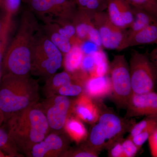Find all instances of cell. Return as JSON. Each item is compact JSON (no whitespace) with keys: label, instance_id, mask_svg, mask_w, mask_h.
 <instances>
[{"label":"cell","instance_id":"1","mask_svg":"<svg viewBox=\"0 0 157 157\" xmlns=\"http://www.w3.org/2000/svg\"><path fill=\"white\" fill-rule=\"evenodd\" d=\"M38 25L33 13L24 12L17 33L6 49L2 65L4 74L28 76L31 72V56Z\"/></svg>","mask_w":157,"mask_h":157},{"label":"cell","instance_id":"2","mask_svg":"<svg viewBox=\"0 0 157 157\" xmlns=\"http://www.w3.org/2000/svg\"><path fill=\"white\" fill-rule=\"evenodd\" d=\"M7 121L11 140L18 151L27 156L33 146L50 132L47 119L38 103L12 116Z\"/></svg>","mask_w":157,"mask_h":157},{"label":"cell","instance_id":"3","mask_svg":"<svg viewBox=\"0 0 157 157\" xmlns=\"http://www.w3.org/2000/svg\"><path fill=\"white\" fill-rule=\"evenodd\" d=\"M39 85L29 76H18L9 73L0 80V108L5 121L12 116L38 103Z\"/></svg>","mask_w":157,"mask_h":157},{"label":"cell","instance_id":"4","mask_svg":"<svg viewBox=\"0 0 157 157\" xmlns=\"http://www.w3.org/2000/svg\"><path fill=\"white\" fill-rule=\"evenodd\" d=\"M63 61L61 52L46 34L38 31L32 48L31 73L48 78L60 68Z\"/></svg>","mask_w":157,"mask_h":157},{"label":"cell","instance_id":"5","mask_svg":"<svg viewBox=\"0 0 157 157\" xmlns=\"http://www.w3.org/2000/svg\"><path fill=\"white\" fill-rule=\"evenodd\" d=\"M96 123L90 132L86 147L97 152L119 140L126 130L124 121L111 112L100 114Z\"/></svg>","mask_w":157,"mask_h":157},{"label":"cell","instance_id":"6","mask_svg":"<svg viewBox=\"0 0 157 157\" xmlns=\"http://www.w3.org/2000/svg\"><path fill=\"white\" fill-rule=\"evenodd\" d=\"M129 68L133 93L153 91L156 73L148 56L134 51L131 54Z\"/></svg>","mask_w":157,"mask_h":157},{"label":"cell","instance_id":"7","mask_svg":"<svg viewBox=\"0 0 157 157\" xmlns=\"http://www.w3.org/2000/svg\"><path fill=\"white\" fill-rule=\"evenodd\" d=\"M109 73L114 101L120 107H127L133 92L130 68L124 56L114 57Z\"/></svg>","mask_w":157,"mask_h":157},{"label":"cell","instance_id":"8","mask_svg":"<svg viewBox=\"0 0 157 157\" xmlns=\"http://www.w3.org/2000/svg\"><path fill=\"white\" fill-rule=\"evenodd\" d=\"M31 11L51 23L72 21L78 8L72 0H26Z\"/></svg>","mask_w":157,"mask_h":157},{"label":"cell","instance_id":"9","mask_svg":"<svg viewBox=\"0 0 157 157\" xmlns=\"http://www.w3.org/2000/svg\"><path fill=\"white\" fill-rule=\"evenodd\" d=\"M72 103L67 97L54 94L48 96L40 107L46 117L50 132L62 133L70 116Z\"/></svg>","mask_w":157,"mask_h":157},{"label":"cell","instance_id":"10","mask_svg":"<svg viewBox=\"0 0 157 157\" xmlns=\"http://www.w3.org/2000/svg\"><path fill=\"white\" fill-rule=\"evenodd\" d=\"M94 22L101 36L103 48L110 50H123L127 39V30H122L113 24L104 11L94 14Z\"/></svg>","mask_w":157,"mask_h":157},{"label":"cell","instance_id":"11","mask_svg":"<svg viewBox=\"0 0 157 157\" xmlns=\"http://www.w3.org/2000/svg\"><path fill=\"white\" fill-rule=\"evenodd\" d=\"M67 142L62 133L51 132L34 145L28 155L33 157L62 156L67 151Z\"/></svg>","mask_w":157,"mask_h":157},{"label":"cell","instance_id":"12","mask_svg":"<svg viewBox=\"0 0 157 157\" xmlns=\"http://www.w3.org/2000/svg\"><path fill=\"white\" fill-rule=\"evenodd\" d=\"M127 108L128 117L157 116V94L154 91L142 94L132 93Z\"/></svg>","mask_w":157,"mask_h":157},{"label":"cell","instance_id":"13","mask_svg":"<svg viewBox=\"0 0 157 157\" xmlns=\"http://www.w3.org/2000/svg\"><path fill=\"white\" fill-rule=\"evenodd\" d=\"M107 13L111 22L122 30L130 27L134 20L132 6L125 0H108Z\"/></svg>","mask_w":157,"mask_h":157},{"label":"cell","instance_id":"14","mask_svg":"<svg viewBox=\"0 0 157 157\" xmlns=\"http://www.w3.org/2000/svg\"><path fill=\"white\" fill-rule=\"evenodd\" d=\"M92 98L86 94H82L71 104V111L75 117L90 124L98 121L101 113Z\"/></svg>","mask_w":157,"mask_h":157},{"label":"cell","instance_id":"15","mask_svg":"<svg viewBox=\"0 0 157 157\" xmlns=\"http://www.w3.org/2000/svg\"><path fill=\"white\" fill-rule=\"evenodd\" d=\"M85 94L91 98H104L112 93L110 78L107 75L88 78L83 86Z\"/></svg>","mask_w":157,"mask_h":157},{"label":"cell","instance_id":"16","mask_svg":"<svg viewBox=\"0 0 157 157\" xmlns=\"http://www.w3.org/2000/svg\"><path fill=\"white\" fill-rule=\"evenodd\" d=\"M157 45V21L127 37L123 50L129 47L142 45Z\"/></svg>","mask_w":157,"mask_h":157},{"label":"cell","instance_id":"17","mask_svg":"<svg viewBox=\"0 0 157 157\" xmlns=\"http://www.w3.org/2000/svg\"><path fill=\"white\" fill-rule=\"evenodd\" d=\"M94 14V13L78 9L72 19L76 36L82 42L88 40L90 30L95 26Z\"/></svg>","mask_w":157,"mask_h":157},{"label":"cell","instance_id":"18","mask_svg":"<svg viewBox=\"0 0 157 157\" xmlns=\"http://www.w3.org/2000/svg\"><path fill=\"white\" fill-rule=\"evenodd\" d=\"M134 20L130 27L127 30V36L132 35L157 21V18L150 13L135 7H132Z\"/></svg>","mask_w":157,"mask_h":157},{"label":"cell","instance_id":"19","mask_svg":"<svg viewBox=\"0 0 157 157\" xmlns=\"http://www.w3.org/2000/svg\"><path fill=\"white\" fill-rule=\"evenodd\" d=\"M64 129L70 138L77 143L85 140L88 135L87 130L81 120L76 117L69 116Z\"/></svg>","mask_w":157,"mask_h":157},{"label":"cell","instance_id":"20","mask_svg":"<svg viewBox=\"0 0 157 157\" xmlns=\"http://www.w3.org/2000/svg\"><path fill=\"white\" fill-rule=\"evenodd\" d=\"M65 56L64 65L67 72L75 74L81 69L84 54L79 45H73L71 50Z\"/></svg>","mask_w":157,"mask_h":157},{"label":"cell","instance_id":"21","mask_svg":"<svg viewBox=\"0 0 157 157\" xmlns=\"http://www.w3.org/2000/svg\"><path fill=\"white\" fill-rule=\"evenodd\" d=\"M45 29V34L62 53L65 55L69 52L73 46L70 39L59 33L51 23H48Z\"/></svg>","mask_w":157,"mask_h":157},{"label":"cell","instance_id":"22","mask_svg":"<svg viewBox=\"0 0 157 157\" xmlns=\"http://www.w3.org/2000/svg\"><path fill=\"white\" fill-rule=\"evenodd\" d=\"M72 76L67 72H61L50 76L45 85L48 97L56 94L59 88L72 83Z\"/></svg>","mask_w":157,"mask_h":157},{"label":"cell","instance_id":"23","mask_svg":"<svg viewBox=\"0 0 157 157\" xmlns=\"http://www.w3.org/2000/svg\"><path fill=\"white\" fill-rule=\"evenodd\" d=\"M95 61V68L91 77L106 76L109 72V66L107 56L102 49L93 54Z\"/></svg>","mask_w":157,"mask_h":157},{"label":"cell","instance_id":"24","mask_svg":"<svg viewBox=\"0 0 157 157\" xmlns=\"http://www.w3.org/2000/svg\"><path fill=\"white\" fill-rule=\"evenodd\" d=\"M108 0H76L78 9L90 13L101 12L107 9Z\"/></svg>","mask_w":157,"mask_h":157},{"label":"cell","instance_id":"25","mask_svg":"<svg viewBox=\"0 0 157 157\" xmlns=\"http://www.w3.org/2000/svg\"><path fill=\"white\" fill-rule=\"evenodd\" d=\"M0 150L8 157L17 156L18 151L9 136L8 130L0 127Z\"/></svg>","mask_w":157,"mask_h":157},{"label":"cell","instance_id":"26","mask_svg":"<svg viewBox=\"0 0 157 157\" xmlns=\"http://www.w3.org/2000/svg\"><path fill=\"white\" fill-rule=\"evenodd\" d=\"M12 17L6 15L3 21V26L0 33V65L2 61L6 50L8 34L11 27Z\"/></svg>","mask_w":157,"mask_h":157},{"label":"cell","instance_id":"27","mask_svg":"<svg viewBox=\"0 0 157 157\" xmlns=\"http://www.w3.org/2000/svg\"><path fill=\"white\" fill-rule=\"evenodd\" d=\"M132 7L144 10L157 18V0H125Z\"/></svg>","mask_w":157,"mask_h":157},{"label":"cell","instance_id":"28","mask_svg":"<svg viewBox=\"0 0 157 157\" xmlns=\"http://www.w3.org/2000/svg\"><path fill=\"white\" fill-rule=\"evenodd\" d=\"M148 117L133 126L131 130V133L129 137L132 138L140 134V132H143L144 130L147 128L155 124H157V116H147Z\"/></svg>","mask_w":157,"mask_h":157},{"label":"cell","instance_id":"29","mask_svg":"<svg viewBox=\"0 0 157 157\" xmlns=\"http://www.w3.org/2000/svg\"><path fill=\"white\" fill-rule=\"evenodd\" d=\"M83 92V87L80 84L71 83L62 86L59 89L56 94L69 97L79 96Z\"/></svg>","mask_w":157,"mask_h":157},{"label":"cell","instance_id":"30","mask_svg":"<svg viewBox=\"0 0 157 157\" xmlns=\"http://www.w3.org/2000/svg\"><path fill=\"white\" fill-rule=\"evenodd\" d=\"M157 128V124H155L145 130H144L143 132H140V134L131 138L135 145L138 148L140 149L144 144L145 143L147 140H148L149 137Z\"/></svg>","mask_w":157,"mask_h":157},{"label":"cell","instance_id":"31","mask_svg":"<svg viewBox=\"0 0 157 157\" xmlns=\"http://www.w3.org/2000/svg\"><path fill=\"white\" fill-rule=\"evenodd\" d=\"M21 0H2L0 7L6 12V14L12 17L17 13L20 8Z\"/></svg>","mask_w":157,"mask_h":157},{"label":"cell","instance_id":"32","mask_svg":"<svg viewBox=\"0 0 157 157\" xmlns=\"http://www.w3.org/2000/svg\"><path fill=\"white\" fill-rule=\"evenodd\" d=\"M95 61L93 55H85L82 63L81 70L90 77L92 76L95 68Z\"/></svg>","mask_w":157,"mask_h":157},{"label":"cell","instance_id":"33","mask_svg":"<svg viewBox=\"0 0 157 157\" xmlns=\"http://www.w3.org/2000/svg\"><path fill=\"white\" fill-rule=\"evenodd\" d=\"M97 152L94 151L86 147L85 148L78 149L71 151L65 152L62 156L75 157H97Z\"/></svg>","mask_w":157,"mask_h":157},{"label":"cell","instance_id":"34","mask_svg":"<svg viewBox=\"0 0 157 157\" xmlns=\"http://www.w3.org/2000/svg\"><path fill=\"white\" fill-rule=\"evenodd\" d=\"M122 145L124 157H134L140 149L129 137L125 140H122Z\"/></svg>","mask_w":157,"mask_h":157},{"label":"cell","instance_id":"35","mask_svg":"<svg viewBox=\"0 0 157 157\" xmlns=\"http://www.w3.org/2000/svg\"><path fill=\"white\" fill-rule=\"evenodd\" d=\"M82 52L85 55H92L102 49L98 47L94 43L87 40L83 41L80 45Z\"/></svg>","mask_w":157,"mask_h":157},{"label":"cell","instance_id":"36","mask_svg":"<svg viewBox=\"0 0 157 157\" xmlns=\"http://www.w3.org/2000/svg\"><path fill=\"white\" fill-rule=\"evenodd\" d=\"M109 147V155L113 157H124L122 141L120 139L112 144Z\"/></svg>","mask_w":157,"mask_h":157},{"label":"cell","instance_id":"37","mask_svg":"<svg viewBox=\"0 0 157 157\" xmlns=\"http://www.w3.org/2000/svg\"><path fill=\"white\" fill-rule=\"evenodd\" d=\"M148 140L152 156L157 157V128L149 137Z\"/></svg>","mask_w":157,"mask_h":157},{"label":"cell","instance_id":"38","mask_svg":"<svg viewBox=\"0 0 157 157\" xmlns=\"http://www.w3.org/2000/svg\"><path fill=\"white\" fill-rule=\"evenodd\" d=\"M149 57L152 64L153 65L157 76V45L155 48L153 49L151 52L150 54Z\"/></svg>","mask_w":157,"mask_h":157},{"label":"cell","instance_id":"39","mask_svg":"<svg viewBox=\"0 0 157 157\" xmlns=\"http://www.w3.org/2000/svg\"><path fill=\"white\" fill-rule=\"evenodd\" d=\"M5 121V117L3 113L2 110L0 108V127L2 126V124Z\"/></svg>","mask_w":157,"mask_h":157},{"label":"cell","instance_id":"40","mask_svg":"<svg viewBox=\"0 0 157 157\" xmlns=\"http://www.w3.org/2000/svg\"><path fill=\"white\" fill-rule=\"evenodd\" d=\"M0 157H9L7 155L0 150Z\"/></svg>","mask_w":157,"mask_h":157},{"label":"cell","instance_id":"41","mask_svg":"<svg viewBox=\"0 0 157 157\" xmlns=\"http://www.w3.org/2000/svg\"><path fill=\"white\" fill-rule=\"evenodd\" d=\"M3 26V21H2L0 20V33H1V31H2V28Z\"/></svg>","mask_w":157,"mask_h":157},{"label":"cell","instance_id":"42","mask_svg":"<svg viewBox=\"0 0 157 157\" xmlns=\"http://www.w3.org/2000/svg\"><path fill=\"white\" fill-rule=\"evenodd\" d=\"M1 76H2V73H1V70H0V80H1V78H2Z\"/></svg>","mask_w":157,"mask_h":157},{"label":"cell","instance_id":"43","mask_svg":"<svg viewBox=\"0 0 157 157\" xmlns=\"http://www.w3.org/2000/svg\"><path fill=\"white\" fill-rule=\"evenodd\" d=\"M2 0H0V6H1V2H2Z\"/></svg>","mask_w":157,"mask_h":157},{"label":"cell","instance_id":"44","mask_svg":"<svg viewBox=\"0 0 157 157\" xmlns=\"http://www.w3.org/2000/svg\"><path fill=\"white\" fill-rule=\"evenodd\" d=\"M72 1H74V2H76V0H72Z\"/></svg>","mask_w":157,"mask_h":157}]
</instances>
